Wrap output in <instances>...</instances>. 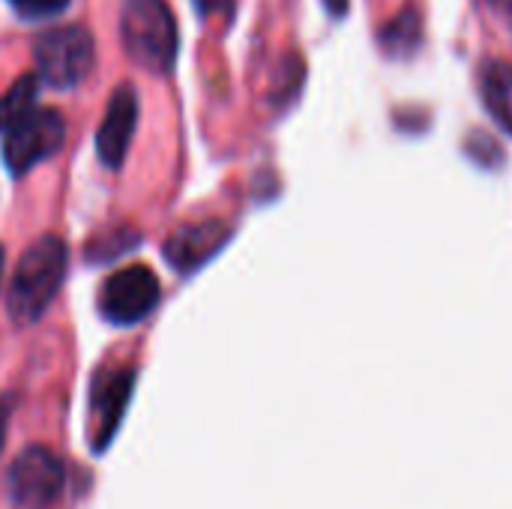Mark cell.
<instances>
[{
  "label": "cell",
  "mask_w": 512,
  "mask_h": 509,
  "mask_svg": "<svg viewBox=\"0 0 512 509\" xmlns=\"http://www.w3.org/2000/svg\"><path fill=\"white\" fill-rule=\"evenodd\" d=\"M66 246L60 237H39L18 261L9 285V315L15 324H36L54 303L66 276Z\"/></svg>",
  "instance_id": "cell-1"
},
{
  "label": "cell",
  "mask_w": 512,
  "mask_h": 509,
  "mask_svg": "<svg viewBox=\"0 0 512 509\" xmlns=\"http://www.w3.org/2000/svg\"><path fill=\"white\" fill-rule=\"evenodd\" d=\"M120 36L135 66L168 75L177 60V21L165 0H123Z\"/></svg>",
  "instance_id": "cell-2"
},
{
  "label": "cell",
  "mask_w": 512,
  "mask_h": 509,
  "mask_svg": "<svg viewBox=\"0 0 512 509\" xmlns=\"http://www.w3.org/2000/svg\"><path fill=\"white\" fill-rule=\"evenodd\" d=\"M33 60L39 69V81L57 90H69L90 75L96 63V45L93 36L78 24L51 27L36 39Z\"/></svg>",
  "instance_id": "cell-3"
},
{
  "label": "cell",
  "mask_w": 512,
  "mask_h": 509,
  "mask_svg": "<svg viewBox=\"0 0 512 509\" xmlns=\"http://www.w3.org/2000/svg\"><path fill=\"white\" fill-rule=\"evenodd\" d=\"M66 474L48 447H27L6 471V492L18 509H48L57 504Z\"/></svg>",
  "instance_id": "cell-4"
},
{
  "label": "cell",
  "mask_w": 512,
  "mask_h": 509,
  "mask_svg": "<svg viewBox=\"0 0 512 509\" xmlns=\"http://www.w3.org/2000/svg\"><path fill=\"white\" fill-rule=\"evenodd\" d=\"M63 138V117L51 108H33L24 120L3 132V162L15 177H21L48 156H54L63 147Z\"/></svg>",
  "instance_id": "cell-5"
},
{
  "label": "cell",
  "mask_w": 512,
  "mask_h": 509,
  "mask_svg": "<svg viewBox=\"0 0 512 509\" xmlns=\"http://www.w3.org/2000/svg\"><path fill=\"white\" fill-rule=\"evenodd\" d=\"M159 303V279L150 267L132 264L111 273L99 291V312L114 327H132L144 321Z\"/></svg>",
  "instance_id": "cell-6"
},
{
  "label": "cell",
  "mask_w": 512,
  "mask_h": 509,
  "mask_svg": "<svg viewBox=\"0 0 512 509\" xmlns=\"http://www.w3.org/2000/svg\"><path fill=\"white\" fill-rule=\"evenodd\" d=\"M135 123H138V93L132 84H120L111 93L108 111L96 132V153H99L102 165L120 168L126 162V153H129V144L135 135Z\"/></svg>",
  "instance_id": "cell-7"
},
{
  "label": "cell",
  "mask_w": 512,
  "mask_h": 509,
  "mask_svg": "<svg viewBox=\"0 0 512 509\" xmlns=\"http://www.w3.org/2000/svg\"><path fill=\"white\" fill-rule=\"evenodd\" d=\"M231 237V228L222 225L219 219H204V222H192L177 228L168 240H165V261L177 270V273H195L201 270Z\"/></svg>",
  "instance_id": "cell-8"
},
{
  "label": "cell",
  "mask_w": 512,
  "mask_h": 509,
  "mask_svg": "<svg viewBox=\"0 0 512 509\" xmlns=\"http://www.w3.org/2000/svg\"><path fill=\"white\" fill-rule=\"evenodd\" d=\"M132 387H135V369H111L93 381V414H96L93 453H105L108 444L114 441L126 405L132 399Z\"/></svg>",
  "instance_id": "cell-9"
},
{
  "label": "cell",
  "mask_w": 512,
  "mask_h": 509,
  "mask_svg": "<svg viewBox=\"0 0 512 509\" xmlns=\"http://www.w3.org/2000/svg\"><path fill=\"white\" fill-rule=\"evenodd\" d=\"M480 96L486 111L512 135V66L504 60H489L480 72Z\"/></svg>",
  "instance_id": "cell-10"
},
{
  "label": "cell",
  "mask_w": 512,
  "mask_h": 509,
  "mask_svg": "<svg viewBox=\"0 0 512 509\" xmlns=\"http://www.w3.org/2000/svg\"><path fill=\"white\" fill-rule=\"evenodd\" d=\"M36 96H39V78L36 75H21L0 96V132L12 129L18 120H24L36 108Z\"/></svg>",
  "instance_id": "cell-11"
},
{
  "label": "cell",
  "mask_w": 512,
  "mask_h": 509,
  "mask_svg": "<svg viewBox=\"0 0 512 509\" xmlns=\"http://www.w3.org/2000/svg\"><path fill=\"white\" fill-rule=\"evenodd\" d=\"M381 42H384V48H387L390 54H396V57L411 54V51L420 45V18H417V12L405 9L396 21H390V24L384 27V33H381Z\"/></svg>",
  "instance_id": "cell-12"
},
{
  "label": "cell",
  "mask_w": 512,
  "mask_h": 509,
  "mask_svg": "<svg viewBox=\"0 0 512 509\" xmlns=\"http://www.w3.org/2000/svg\"><path fill=\"white\" fill-rule=\"evenodd\" d=\"M138 246V234L129 231V228H114L102 237H93L90 246H87V261H114L117 255L129 252Z\"/></svg>",
  "instance_id": "cell-13"
},
{
  "label": "cell",
  "mask_w": 512,
  "mask_h": 509,
  "mask_svg": "<svg viewBox=\"0 0 512 509\" xmlns=\"http://www.w3.org/2000/svg\"><path fill=\"white\" fill-rule=\"evenodd\" d=\"M12 9L21 15V18H30V21H42V18H51V15H60L69 0H9Z\"/></svg>",
  "instance_id": "cell-14"
},
{
  "label": "cell",
  "mask_w": 512,
  "mask_h": 509,
  "mask_svg": "<svg viewBox=\"0 0 512 509\" xmlns=\"http://www.w3.org/2000/svg\"><path fill=\"white\" fill-rule=\"evenodd\" d=\"M201 18H225L234 12V0H192Z\"/></svg>",
  "instance_id": "cell-15"
},
{
  "label": "cell",
  "mask_w": 512,
  "mask_h": 509,
  "mask_svg": "<svg viewBox=\"0 0 512 509\" xmlns=\"http://www.w3.org/2000/svg\"><path fill=\"white\" fill-rule=\"evenodd\" d=\"M12 411H15V396H3V399H0V453H3V447H6Z\"/></svg>",
  "instance_id": "cell-16"
},
{
  "label": "cell",
  "mask_w": 512,
  "mask_h": 509,
  "mask_svg": "<svg viewBox=\"0 0 512 509\" xmlns=\"http://www.w3.org/2000/svg\"><path fill=\"white\" fill-rule=\"evenodd\" d=\"M324 6L333 18H342L348 12V0H324Z\"/></svg>",
  "instance_id": "cell-17"
},
{
  "label": "cell",
  "mask_w": 512,
  "mask_h": 509,
  "mask_svg": "<svg viewBox=\"0 0 512 509\" xmlns=\"http://www.w3.org/2000/svg\"><path fill=\"white\" fill-rule=\"evenodd\" d=\"M495 3H498V6H501V9H504V12L512 18V0H495Z\"/></svg>",
  "instance_id": "cell-18"
},
{
  "label": "cell",
  "mask_w": 512,
  "mask_h": 509,
  "mask_svg": "<svg viewBox=\"0 0 512 509\" xmlns=\"http://www.w3.org/2000/svg\"><path fill=\"white\" fill-rule=\"evenodd\" d=\"M0 276H3V249H0Z\"/></svg>",
  "instance_id": "cell-19"
}]
</instances>
